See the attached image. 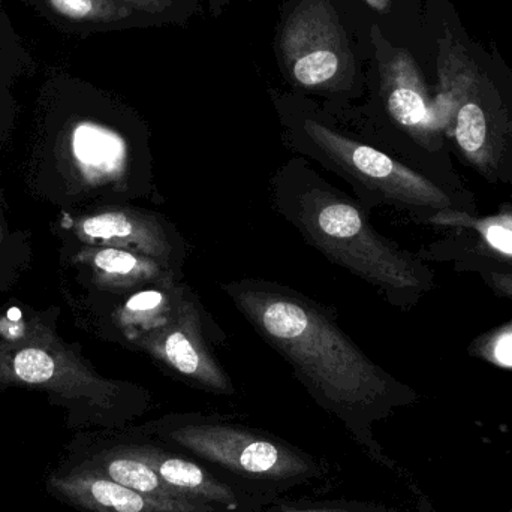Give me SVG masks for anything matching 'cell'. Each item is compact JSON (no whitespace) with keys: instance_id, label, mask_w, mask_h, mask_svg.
I'll return each instance as SVG.
<instances>
[{"instance_id":"cell-2","label":"cell","mask_w":512,"mask_h":512,"mask_svg":"<svg viewBox=\"0 0 512 512\" xmlns=\"http://www.w3.org/2000/svg\"><path fill=\"white\" fill-rule=\"evenodd\" d=\"M273 201L312 248L375 286L394 306H414L432 291V270L376 233L364 210L306 159H289L280 167L273 179Z\"/></svg>"},{"instance_id":"cell-13","label":"cell","mask_w":512,"mask_h":512,"mask_svg":"<svg viewBox=\"0 0 512 512\" xmlns=\"http://www.w3.org/2000/svg\"><path fill=\"white\" fill-rule=\"evenodd\" d=\"M387 110L391 119L417 138L421 146L429 149L432 138L438 134L444 122L435 107L414 84L405 80L394 81L388 90Z\"/></svg>"},{"instance_id":"cell-1","label":"cell","mask_w":512,"mask_h":512,"mask_svg":"<svg viewBox=\"0 0 512 512\" xmlns=\"http://www.w3.org/2000/svg\"><path fill=\"white\" fill-rule=\"evenodd\" d=\"M222 289L370 462L403 477L379 444L375 427L397 409L414 405L417 391L373 363L334 316L300 292L262 279L231 280Z\"/></svg>"},{"instance_id":"cell-12","label":"cell","mask_w":512,"mask_h":512,"mask_svg":"<svg viewBox=\"0 0 512 512\" xmlns=\"http://www.w3.org/2000/svg\"><path fill=\"white\" fill-rule=\"evenodd\" d=\"M430 224L471 231L478 237V254L502 261L512 259V209H501L498 215L477 218L460 210L436 213Z\"/></svg>"},{"instance_id":"cell-15","label":"cell","mask_w":512,"mask_h":512,"mask_svg":"<svg viewBox=\"0 0 512 512\" xmlns=\"http://www.w3.org/2000/svg\"><path fill=\"white\" fill-rule=\"evenodd\" d=\"M57 14L75 21H116L128 11L114 0H45Z\"/></svg>"},{"instance_id":"cell-17","label":"cell","mask_w":512,"mask_h":512,"mask_svg":"<svg viewBox=\"0 0 512 512\" xmlns=\"http://www.w3.org/2000/svg\"><path fill=\"white\" fill-rule=\"evenodd\" d=\"M505 267L510 270H489L484 273V279L496 294L512 300V267Z\"/></svg>"},{"instance_id":"cell-8","label":"cell","mask_w":512,"mask_h":512,"mask_svg":"<svg viewBox=\"0 0 512 512\" xmlns=\"http://www.w3.org/2000/svg\"><path fill=\"white\" fill-rule=\"evenodd\" d=\"M78 233L95 245L125 249L155 259L177 274H182L188 258L186 240L176 227L162 216L144 210H104L81 221Z\"/></svg>"},{"instance_id":"cell-10","label":"cell","mask_w":512,"mask_h":512,"mask_svg":"<svg viewBox=\"0 0 512 512\" xmlns=\"http://www.w3.org/2000/svg\"><path fill=\"white\" fill-rule=\"evenodd\" d=\"M87 256L99 280L113 289L140 291L149 286L182 280V274L174 273L155 259L125 249L102 246Z\"/></svg>"},{"instance_id":"cell-16","label":"cell","mask_w":512,"mask_h":512,"mask_svg":"<svg viewBox=\"0 0 512 512\" xmlns=\"http://www.w3.org/2000/svg\"><path fill=\"white\" fill-rule=\"evenodd\" d=\"M469 354L492 366L512 370V319L477 337L469 346Z\"/></svg>"},{"instance_id":"cell-20","label":"cell","mask_w":512,"mask_h":512,"mask_svg":"<svg viewBox=\"0 0 512 512\" xmlns=\"http://www.w3.org/2000/svg\"><path fill=\"white\" fill-rule=\"evenodd\" d=\"M499 262H502L504 265H508V267H512V259H502V261Z\"/></svg>"},{"instance_id":"cell-7","label":"cell","mask_w":512,"mask_h":512,"mask_svg":"<svg viewBox=\"0 0 512 512\" xmlns=\"http://www.w3.org/2000/svg\"><path fill=\"white\" fill-rule=\"evenodd\" d=\"M44 490L54 501L77 512H231L201 502L144 495L60 460L45 474Z\"/></svg>"},{"instance_id":"cell-14","label":"cell","mask_w":512,"mask_h":512,"mask_svg":"<svg viewBox=\"0 0 512 512\" xmlns=\"http://www.w3.org/2000/svg\"><path fill=\"white\" fill-rule=\"evenodd\" d=\"M270 512H402L393 505L360 499H309L285 496Z\"/></svg>"},{"instance_id":"cell-3","label":"cell","mask_w":512,"mask_h":512,"mask_svg":"<svg viewBox=\"0 0 512 512\" xmlns=\"http://www.w3.org/2000/svg\"><path fill=\"white\" fill-rule=\"evenodd\" d=\"M141 426L153 438L255 495L285 498L295 490L327 484L333 477L327 460L224 415L171 412Z\"/></svg>"},{"instance_id":"cell-22","label":"cell","mask_w":512,"mask_h":512,"mask_svg":"<svg viewBox=\"0 0 512 512\" xmlns=\"http://www.w3.org/2000/svg\"><path fill=\"white\" fill-rule=\"evenodd\" d=\"M0 512H2V511H0Z\"/></svg>"},{"instance_id":"cell-19","label":"cell","mask_w":512,"mask_h":512,"mask_svg":"<svg viewBox=\"0 0 512 512\" xmlns=\"http://www.w3.org/2000/svg\"><path fill=\"white\" fill-rule=\"evenodd\" d=\"M372 8L378 9V11H384L388 6V0H366Z\"/></svg>"},{"instance_id":"cell-21","label":"cell","mask_w":512,"mask_h":512,"mask_svg":"<svg viewBox=\"0 0 512 512\" xmlns=\"http://www.w3.org/2000/svg\"><path fill=\"white\" fill-rule=\"evenodd\" d=\"M508 512H512V508H511V510H510V511H508Z\"/></svg>"},{"instance_id":"cell-18","label":"cell","mask_w":512,"mask_h":512,"mask_svg":"<svg viewBox=\"0 0 512 512\" xmlns=\"http://www.w3.org/2000/svg\"><path fill=\"white\" fill-rule=\"evenodd\" d=\"M129 2L135 3L140 8L153 9L158 5V0H129Z\"/></svg>"},{"instance_id":"cell-11","label":"cell","mask_w":512,"mask_h":512,"mask_svg":"<svg viewBox=\"0 0 512 512\" xmlns=\"http://www.w3.org/2000/svg\"><path fill=\"white\" fill-rule=\"evenodd\" d=\"M72 150L81 170L92 180L117 176L126 161L122 138L93 123H81L75 128Z\"/></svg>"},{"instance_id":"cell-4","label":"cell","mask_w":512,"mask_h":512,"mask_svg":"<svg viewBox=\"0 0 512 512\" xmlns=\"http://www.w3.org/2000/svg\"><path fill=\"white\" fill-rule=\"evenodd\" d=\"M292 135L306 158L343 177L373 204L423 213L427 221L436 213L457 210L450 195L423 174L318 120H301Z\"/></svg>"},{"instance_id":"cell-5","label":"cell","mask_w":512,"mask_h":512,"mask_svg":"<svg viewBox=\"0 0 512 512\" xmlns=\"http://www.w3.org/2000/svg\"><path fill=\"white\" fill-rule=\"evenodd\" d=\"M134 345L198 390L224 397L236 394L233 381L210 346L209 316L188 285L171 318Z\"/></svg>"},{"instance_id":"cell-9","label":"cell","mask_w":512,"mask_h":512,"mask_svg":"<svg viewBox=\"0 0 512 512\" xmlns=\"http://www.w3.org/2000/svg\"><path fill=\"white\" fill-rule=\"evenodd\" d=\"M328 24L318 26L316 35H309L303 18L291 27L286 50L295 80L306 87L324 86L339 75V36L325 32Z\"/></svg>"},{"instance_id":"cell-6","label":"cell","mask_w":512,"mask_h":512,"mask_svg":"<svg viewBox=\"0 0 512 512\" xmlns=\"http://www.w3.org/2000/svg\"><path fill=\"white\" fill-rule=\"evenodd\" d=\"M108 430L120 447L149 466L174 492L192 501L231 512H268L279 501L230 483L203 463L153 438L141 424Z\"/></svg>"}]
</instances>
